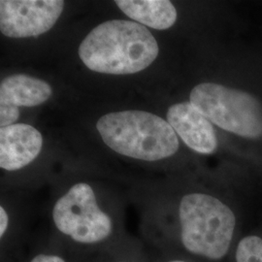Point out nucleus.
Listing matches in <instances>:
<instances>
[{"mask_svg": "<svg viewBox=\"0 0 262 262\" xmlns=\"http://www.w3.org/2000/svg\"><path fill=\"white\" fill-rule=\"evenodd\" d=\"M237 262H262V239L248 236L242 239L236 252Z\"/></svg>", "mask_w": 262, "mask_h": 262, "instance_id": "nucleus-12", "label": "nucleus"}, {"mask_svg": "<svg viewBox=\"0 0 262 262\" xmlns=\"http://www.w3.org/2000/svg\"><path fill=\"white\" fill-rule=\"evenodd\" d=\"M159 44L145 26L111 19L94 28L79 47V56L90 70L113 75L143 71L159 56Z\"/></svg>", "mask_w": 262, "mask_h": 262, "instance_id": "nucleus-2", "label": "nucleus"}, {"mask_svg": "<svg viewBox=\"0 0 262 262\" xmlns=\"http://www.w3.org/2000/svg\"><path fill=\"white\" fill-rule=\"evenodd\" d=\"M19 117V107L0 104V126L7 127L18 121Z\"/></svg>", "mask_w": 262, "mask_h": 262, "instance_id": "nucleus-14", "label": "nucleus"}, {"mask_svg": "<svg viewBox=\"0 0 262 262\" xmlns=\"http://www.w3.org/2000/svg\"><path fill=\"white\" fill-rule=\"evenodd\" d=\"M56 243L76 251L115 253L132 237L122 233L112 215L100 207L89 183L79 182L58 197L52 209Z\"/></svg>", "mask_w": 262, "mask_h": 262, "instance_id": "nucleus-1", "label": "nucleus"}, {"mask_svg": "<svg viewBox=\"0 0 262 262\" xmlns=\"http://www.w3.org/2000/svg\"><path fill=\"white\" fill-rule=\"evenodd\" d=\"M28 262H69L63 253L58 250V247L48 248L34 253Z\"/></svg>", "mask_w": 262, "mask_h": 262, "instance_id": "nucleus-13", "label": "nucleus"}, {"mask_svg": "<svg viewBox=\"0 0 262 262\" xmlns=\"http://www.w3.org/2000/svg\"><path fill=\"white\" fill-rule=\"evenodd\" d=\"M163 262H189L186 261V260H183V259H171V260H166V261Z\"/></svg>", "mask_w": 262, "mask_h": 262, "instance_id": "nucleus-16", "label": "nucleus"}, {"mask_svg": "<svg viewBox=\"0 0 262 262\" xmlns=\"http://www.w3.org/2000/svg\"><path fill=\"white\" fill-rule=\"evenodd\" d=\"M10 231V216L4 206L0 207V241L1 246L6 243Z\"/></svg>", "mask_w": 262, "mask_h": 262, "instance_id": "nucleus-15", "label": "nucleus"}, {"mask_svg": "<svg viewBox=\"0 0 262 262\" xmlns=\"http://www.w3.org/2000/svg\"><path fill=\"white\" fill-rule=\"evenodd\" d=\"M106 257L107 262H148L143 245L134 238Z\"/></svg>", "mask_w": 262, "mask_h": 262, "instance_id": "nucleus-11", "label": "nucleus"}, {"mask_svg": "<svg viewBox=\"0 0 262 262\" xmlns=\"http://www.w3.org/2000/svg\"><path fill=\"white\" fill-rule=\"evenodd\" d=\"M179 239L184 249L210 260L222 259L229 250L236 219L220 199L192 192L179 204Z\"/></svg>", "mask_w": 262, "mask_h": 262, "instance_id": "nucleus-4", "label": "nucleus"}, {"mask_svg": "<svg viewBox=\"0 0 262 262\" xmlns=\"http://www.w3.org/2000/svg\"><path fill=\"white\" fill-rule=\"evenodd\" d=\"M117 6L142 26L164 30L171 28L177 19V11L167 0H117Z\"/></svg>", "mask_w": 262, "mask_h": 262, "instance_id": "nucleus-10", "label": "nucleus"}, {"mask_svg": "<svg viewBox=\"0 0 262 262\" xmlns=\"http://www.w3.org/2000/svg\"><path fill=\"white\" fill-rule=\"evenodd\" d=\"M62 0H1L0 30L10 38L38 37L56 25Z\"/></svg>", "mask_w": 262, "mask_h": 262, "instance_id": "nucleus-6", "label": "nucleus"}, {"mask_svg": "<svg viewBox=\"0 0 262 262\" xmlns=\"http://www.w3.org/2000/svg\"><path fill=\"white\" fill-rule=\"evenodd\" d=\"M42 146V134L29 124L0 128V167L9 172L27 167L37 158Z\"/></svg>", "mask_w": 262, "mask_h": 262, "instance_id": "nucleus-8", "label": "nucleus"}, {"mask_svg": "<svg viewBox=\"0 0 262 262\" xmlns=\"http://www.w3.org/2000/svg\"><path fill=\"white\" fill-rule=\"evenodd\" d=\"M53 90L47 82L25 74L8 76L0 84V104L33 107L46 102Z\"/></svg>", "mask_w": 262, "mask_h": 262, "instance_id": "nucleus-9", "label": "nucleus"}, {"mask_svg": "<svg viewBox=\"0 0 262 262\" xmlns=\"http://www.w3.org/2000/svg\"><path fill=\"white\" fill-rule=\"evenodd\" d=\"M96 128L111 150L131 159L158 161L177 152V133L152 113L130 110L102 116Z\"/></svg>", "mask_w": 262, "mask_h": 262, "instance_id": "nucleus-3", "label": "nucleus"}, {"mask_svg": "<svg viewBox=\"0 0 262 262\" xmlns=\"http://www.w3.org/2000/svg\"><path fill=\"white\" fill-rule=\"evenodd\" d=\"M189 102L225 130L249 139L262 137V104L249 93L201 83L191 90Z\"/></svg>", "mask_w": 262, "mask_h": 262, "instance_id": "nucleus-5", "label": "nucleus"}, {"mask_svg": "<svg viewBox=\"0 0 262 262\" xmlns=\"http://www.w3.org/2000/svg\"><path fill=\"white\" fill-rule=\"evenodd\" d=\"M166 118L191 150L202 155H211L216 150L217 140L212 123L190 102L170 106Z\"/></svg>", "mask_w": 262, "mask_h": 262, "instance_id": "nucleus-7", "label": "nucleus"}]
</instances>
